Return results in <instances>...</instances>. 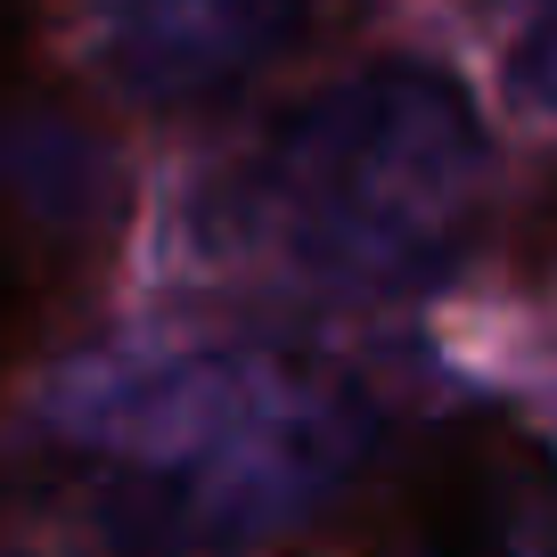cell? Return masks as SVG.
Wrapping results in <instances>:
<instances>
[{"mask_svg":"<svg viewBox=\"0 0 557 557\" xmlns=\"http://www.w3.org/2000/svg\"><path fill=\"white\" fill-rule=\"evenodd\" d=\"M352 557H557V451L517 410H451L352 508Z\"/></svg>","mask_w":557,"mask_h":557,"instance_id":"obj_1","label":"cell"},{"mask_svg":"<svg viewBox=\"0 0 557 557\" xmlns=\"http://www.w3.org/2000/svg\"><path fill=\"white\" fill-rule=\"evenodd\" d=\"M123 173L83 132H41L0 148V385L74 312L115 246Z\"/></svg>","mask_w":557,"mask_h":557,"instance_id":"obj_2","label":"cell"},{"mask_svg":"<svg viewBox=\"0 0 557 557\" xmlns=\"http://www.w3.org/2000/svg\"><path fill=\"white\" fill-rule=\"evenodd\" d=\"M320 0H107V58L139 99H213L271 66Z\"/></svg>","mask_w":557,"mask_h":557,"instance_id":"obj_3","label":"cell"},{"mask_svg":"<svg viewBox=\"0 0 557 557\" xmlns=\"http://www.w3.org/2000/svg\"><path fill=\"white\" fill-rule=\"evenodd\" d=\"M25 58H34V0H0V99L17 90Z\"/></svg>","mask_w":557,"mask_h":557,"instance_id":"obj_4","label":"cell"}]
</instances>
